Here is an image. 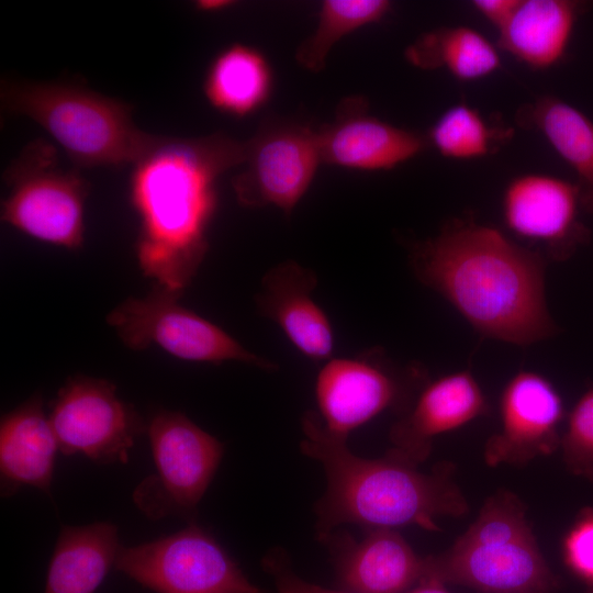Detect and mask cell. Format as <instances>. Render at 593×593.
Wrapping results in <instances>:
<instances>
[{
    "label": "cell",
    "instance_id": "4316f807",
    "mask_svg": "<svg viewBox=\"0 0 593 593\" xmlns=\"http://www.w3.org/2000/svg\"><path fill=\"white\" fill-rule=\"evenodd\" d=\"M559 448L571 473L593 481V389L573 406Z\"/></svg>",
    "mask_w": 593,
    "mask_h": 593
},
{
    "label": "cell",
    "instance_id": "277c9868",
    "mask_svg": "<svg viewBox=\"0 0 593 593\" xmlns=\"http://www.w3.org/2000/svg\"><path fill=\"white\" fill-rule=\"evenodd\" d=\"M0 102L43 127L77 169L132 166L161 136L138 128L128 103L72 82L4 78Z\"/></svg>",
    "mask_w": 593,
    "mask_h": 593
},
{
    "label": "cell",
    "instance_id": "4dcf8cb0",
    "mask_svg": "<svg viewBox=\"0 0 593 593\" xmlns=\"http://www.w3.org/2000/svg\"><path fill=\"white\" fill-rule=\"evenodd\" d=\"M233 1L227 0H200L195 2L197 9L208 12L220 11L233 5Z\"/></svg>",
    "mask_w": 593,
    "mask_h": 593
},
{
    "label": "cell",
    "instance_id": "f546056e",
    "mask_svg": "<svg viewBox=\"0 0 593 593\" xmlns=\"http://www.w3.org/2000/svg\"><path fill=\"white\" fill-rule=\"evenodd\" d=\"M519 0H474L472 7L497 31L508 21Z\"/></svg>",
    "mask_w": 593,
    "mask_h": 593
},
{
    "label": "cell",
    "instance_id": "ba28073f",
    "mask_svg": "<svg viewBox=\"0 0 593 593\" xmlns=\"http://www.w3.org/2000/svg\"><path fill=\"white\" fill-rule=\"evenodd\" d=\"M114 567L156 593H266L193 523L149 542L121 546Z\"/></svg>",
    "mask_w": 593,
    "mask_h": 593
},
{
    "label": "cell",
    "instance_id": "83f0119b",
    "mask_svg": "<svg viewBox=\"0 0 593 593\" xmlns=\"http://www.w3.org/2000/svg\"><path fill=\"white\" fill-rule=\"evenodd\" d=\"M567 567L581 580L593 584V508L580 511L562 540Z\"/></svg>",
    "mask_w": 593,
    "mask_h": 593
},
{
    "label": "cell",
    "instance_id": "9a60e30c",
    "mask_svg": "<svg viewBox=\"0 0 593 593\" xmlns=\"http://www.w3.org/2000/svg\"><path fill=\"white\" fill-rule=\"evenodd\" d=\"M317 132L322 164L359 170H388L421 154L427 137L368 113L363 97L340 101L334 120Z\"/></svg>",
    "mask_w": 593,
    "mask_h": 593
},
{
    "label": "cell",
    "instance_id": "8992f818",
    "mask_svg": "<svg viewBox=\"0 0 593 593\" xmlns=\"http://www.w3.org/2000/svg\"><path fill=\"white\" fill-rule=\"evenodd\" d=\"M146 433L155 471L135 488V505L150 519L175 515L192 523L223 457V444L177 411H158Z\"/></svg>",
    "mask_w": 593,
    "mask_h": 593
},
{
    "label": "cell",
    "instance_id": "ffe728a7",
    "mask_svg": "<svg viewBox=\"0 0 593 593\" xmlns=\"http://www.w3.org/2000/svg\"><path fill=\"white\" fill-rule=\"evenodd\" d=\"M580 3L571 0H519L497 31L499 46L535 69H546L563 56Z\"/></svg>",
    "mask_w": 593,
    "mask_h": 593
},
{
    "label": "cell",
    "instance_id": "44dd1931",
    "mask_svg": "<svg viewBox=\"0 0 593 593\" xmlns=\"http://www.w3.org/2000/svg\"><path fill=\"white\" fill-rule=\"evenodd\" d=\"M121 545L110 522L63 526L48 566L44 593H94Z\"/></svg>",
    "mask_w": 593,
    "mask_h": 593
},
{
    "label": "cell",
    "instance_id": "5b68a950",
    "mask_svg": "<svg viewBox=\"0 0 593 593\" xmlns=\"http://www.w3.org/2000/svg\"><path fill=\"white\" fill-rule=\"evenodd\" d=\"M9 188L1 220L47 244L79 249L85 242L89 182L78 169H64L54 145L37 138L25 145L3 171Z\"/></svg>",
    "mask_w": 593,
    "mask_h": 593
},
{
    "label": "cell",
    "instance_id": "7a4b0ae2",
    "mask_svg": "<svg viewBox=\"0 0 593 593\" xmlns=\"http://www.w3.org/2000/svg\"><path fill=\"white\" fill-rule=\"evenodd\" d=\"M246 141L223 133L160 136L132 165L131 202L139 217L136 256L155 286L182 293L206 251L216 183L246 159Z\"/></svg>",
    "mask_w": 593,
    "mask_h": 593
},
{
    "label": "cell",
    "instance_id": "7402d4cb",
    "mask_svg": "<svg viewBox=\"0 0 593 593\" xmlns=\"http://www.w3.org/2000/svg\"><path fill=\"white\" fill-rule=\"evenodd\" d=\"M516 121L539 132L572 168L578 177L581 205L593 213V122L553 96L521 107Z\"/></svg>",
    "mask_w": 593,
    "mask_h": 593
},
{
    "label": "cell",
    "instance_id": "1f68e13d",
    "mask_svg": "<svg viewBox=\"0 0 593 593\" xmlns=\"http://www.w3.org/2000/svg\"><path fill=\"white\" fill-rule=\"evenodd\" d=\"M406 593H449L444 589V584L434 581H422Z\"/></svg>",
    "mask_w": 593,
    "mask_h": 593
},
{
    "label": "cell",
    "instance_id": "cb8c5ba5",
    "mask_svg": "<svg viewBox=\"0 0 593 593\" xmlns=\"http://www.w3.org/2000/svg\"><path fill=\"white\" fill-rule=\"evenodd\" d=\"M406 59L423 69L445 68L456 79L473 81L501 66L495 46L474 29L443 27L422 34L405 51Z\"/></svg>",
    "mask_w": 593,
    "mask_h": 593
},
{
    "label": "cell",
    "instance_id": "484cf974",
    "mask_svg": "<svg viewBox=\"0 0 593 593\" xmlns=\"http://www.w3.org/2000/svg\"><path fill=\"white\" fill-rule=\"evenodd\" d=\"M426 137L441 156L451 159L483 157L493 142L492 131L479 111L463 103L447 109Z\"/></svg>",
    "mask_w": 593,
    "mask_h": 593
},
{
    "label": "cell",
    "instance_id": "603a6c76",
    "mask_svg": "<svg viewBox=\"0 0 593 593\" xmlns=\"http://www.w3.org/2000/svg\"><path fill=\"white\" fill-rule=\"evenodd\" d=\"M272 71L257 48L235 43L222 49L210 64L203 81L208 102L217 111L244 118L269 99Z\"/></svg>",
    "mask_w": 593,
    "mask_h": 593
},
{
    "label": "cell",
    "instance_id": "f1b7e54d",
    "mask_svg": "<svg viewBox=\"0 0 593 593\" xmlns=\"http://www.w3.org/2000/svg\"><path fill=\"white\" fill-rule=\"evenodd\" d=\"M261 563L273 579L277 593H351L327 589L302 579L293 571L287 552L280 548L270 550Z\"/></svg>",
    "mask_w": 593,
    "mask_h": 593
},
{
    "label": "cell",
    "instance_id": "ac0fdd59",
    "mask_svg": "<svg viewBox=\"0 0 593 593\" xmlns=\"http://www.w3.org/2000/svg\"><path fill=\"white\" fill-rule=\"evenodd\" d=\"M315 273L288 260L270 268L256 294L259 313L275 322L292 345L313 360L331 359L334 333L331 322L314 301Z\"/></svg>",
    "mask_w": 593,
    "mask_h": 593
},
{
    "label": "cell",
    "instance_id": "9c48e42d",
    "mask_svg": "<svg viewBox=\"0 0 593 593\" xmlns=\"http://www.w3.org/2000/svg\"><path fill=\"white\" fill-rule=\"evenodd\" d=\"M59 451L83 454L102 463H125L135 440L147 432L137 411L108 380L87 376L67 379L48 414Z\"/></svg>",
    "mask_w": 593,
    "mask_h": 593
},
{
    "label": "cell",
    "instance_id": "8fae6325",
    "mask_svg": "<svg viewBox=\"0 0 593 593\" xmlns=\"http://www.w3.org/2000/svg\"><path fill=\"white\" fill-rule=\"evenodd\" d=\"M422 581L481 593H550L556 583L533 532L479 542L457 539L447 551L424 558Z\"/></svg>",
    "mask_w": 593,
    "mask_h": 593
},
{
    "label": "cell",
    "instance_id": "2e32d148",
    "mask_svg": "<svg viewBox=\"0 0 593 593\" xmlns=\"http://www.w3.org/2000/svg\"><path fill=\"white\" fill-rule=\"evenodd\" d=\"M488 404L475 378L466 370L427 384L414 405L390 430L392 457L418 466L430 455L436 436L483 415Z\"/></svg>",
    "mask_w": 593,
    "mask_h": 593
},
{
    "label": "cell",
    "instance_id": "d4e9b609",
    "mask_svg": "<svg viewBox=\"0 0 593 593\" xmlns=\"http://www.w3.org/2000/svg\"><path fill=\"white\" fill-rule=\"evenodd\" d=\"M391 7L388 0L323 1L314 32L295 52L296 63L311 72H320L338 41L360 27L381 21Z\"/></svg>",
    "mask_w": 593,
    "mask_h": 593
},
{
    "label": "cell",
    "instance_id": "52a82bcc",
    "mask_svg": "<svg viewBox=\"0 0 593 593\" xmlns=\"http://www.w3.org/2000/svg\"><path fill=\"white\" fill-rule=\"evenodd\" d=\"M180 293L155 286L145 296L127 298L107 323L131 349L156 346L176 358L194 362L238 361L264 370L277 365L245 348L212 322L179 303Z\"/></svg>",
    "mask_w": 593,
    "mask_h": 593
},
{
    "label": "cell",
    "instance_id": "e0dca14e",
    "mask_svg": "<svg viewBox=\"0 0 593 593\" xmlns=\"http://www.w3.org/2000/svg\"><path fill=\"white\" fill-rule=\"evenodd\" d=\"M339 582L351 593H406L423 579L424 558L392 528H373L360 541L331 533Z\"/></svg>",
    "mask_w": 593,
    "mask_h": 593
},
{
    "label": "cell",
    "instance_id": "7c38bea8",
    "mask_svg": "<svg viewBox=\"0 0 593 593\" xmlns=\"http://www.w3.org/2000/svg\"><path fill=\"white\" fill-rule=\"evenodd\" d=\"M500 416L501 429L488 439L483 451L488 466L526 465L560 447L563 401L540 373L522 370L507 381L500 399Z\"/></svg>",
    "mask_w": 593,
    "mask_h": 593
},
{
    "label": "cell",
    "instance_id": "d6986e66",
    "mask_svg": "<svg viewBox=\"0 0 593 593\" xmlns=\"http://www.w3.org/2000/svg\"><path fill=\"white\" fill-rule=\"evenodd\" d=\"M58 450L41 394L4 414L0 424L1 495L11 496L22 485L49 493Z\"/></svg>",
    "mask_w": 593,
    "mask_h": 593
},
{
    "label": "cell",
    "instance_id": "30bf717a",
    "mask_svg": "<svg viewBox=\"0 0 593 593\" xmlns=\"http://www.w3.org/2000/svg\"><path fill=\"white\" fill-rule=\"evenodd\" d=\"M245 168L232 180L239 205L279 208L290 215L321 163L317 132L284 120H267L246 141Z\"/></svg>",
    "mask_w": 593,
    "mask_h": 593
},
{
    "label": "cell",
    "instance_id": "6da1fadb",
    "mask_svg": "<svg viewBox=\"0 0 593 593\" xmlns=\"http://www.w3.org/2000/svg\"><path fill=\"white\" fill-rule=\"evenodd\" d=\"M409 259L415 277L486 337L528 346L560 331L546 302L544 257L492 226L452 220L414 243Z\"/></svg>",
    "mask_w": 593,
    "mask_h": 593
},
{
    "label": "cell",
    "instance_id": "4fadbf2b",
    "mask_svg": "<svg viewBox=\"0 0 593 593\" xmlns=\"http://www.w3.org/2000/svg\"><path fill=\"white\" fill-rule=\"evenodd\" d=\"M381 353L331 358L315 382L317 416L326 430L348 435L394 405L401 382Z\"/></svg>",
    "mask_w": 593,
    "mask_h": 593
},
{
    "label": "cell",
    "instance_id": "3957f363",
    "mask_svg": "<svg viewBox=\"0 0 593 593\" xmlns=\"http://www.w3.org/2000/svg\"><path fill=\"white\" fill-rule=\"evenodd\" d=\"M302 432V452L323 466L327 480L314 505L321 541L345 524L372 529L414 524L436 532V517H459L469 512L450 463H438L425 473L389 454L379 459L361 458L350 451L347 438L326 430L314 411L304 414Z\"/></svg>",
    "mask_w": 593,
    "mask_h": 593
},
{
    "label": "cell",
    "instance_id": "5bb4252c",
    "mask_svg": "<svg viewBox=\"0 0 593 593\" xmlns=\"http://www.w3.org/2000/svg\"><path fill=\"white\" fill-rule=\"evenodd\" d=\"M580 205L577 183L545 174L515 177L502 197L507 228L522 238L545 244L550 256L559 260L588 240L589 231L578 219Z\"/></svg>",
    "mask_w": 593,
    "mask_h": 593
}]
</instances>
